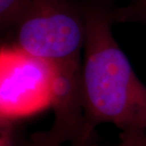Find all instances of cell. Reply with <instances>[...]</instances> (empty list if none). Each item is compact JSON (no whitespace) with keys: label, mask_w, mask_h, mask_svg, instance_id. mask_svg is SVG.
<instances>
[{"label":"cell","mask_w":146,"mask_h":146,"mask_svg":"<svg viewBox=\"0 0 146 146\" xmlns=\"http://www.w3.org/2000/svg\"><path fill=\"white\" fill-rule=\"evenodd\" d=\"M112 17L117 22L146 24V0H132L125 7L118 9Z\"/></svg>","instance_id":"cell-5"},{"label":"cell","mask_w":146,"mask_h":146,"mask_svg":"<svg viewBox=\"0 0 146 146\" xmlns=\"http://www.w3.org/2000/svg\"><path fill=\"white\" fill-rule=\"evenodd\" d=\"M11 28L13 46L49 63L62 79L82 82L86 23L68 0H25Z\"/></svg>","instance_id":"cell-2"},{"label":"cell","mask_w":146,"mask_h":146,"mask_svg":"<svg viewBox=\"0 0 146 146\" xmlns=\"http://www.w3.org/2000/svg\"><path fill=\"white\" fill-rule=\"evenodd\" d=\"M1 68V119L50 106L56 70L50 64L22 51L15 46H3Z\"/></svg>","instance_id":"cell-3"},{"label":"cell","mask_w":146,"mask_h":146,"mask_svg":"<svg viewBox=\"0 0 146 146\" xmlns=\"http://www.w3.org/2000/svg\"><path fill=\"white\" fill-rule=\"evenodd\" d=\"M25 0H0L1 29L13 27L21 11Z\"/></svg>","instance_id":"cell-6"},{"label":"cell","mask_w":146,"mask_h":146,"mask_svg":"<svg viewBox=\"0 0 146 146\" xmlns=\"http://www.w3.org/2000/svg\"><path fill=\"white\" fill-rule=\"evenodd\" d=\"M48 132H38L30 138L24 139L22 146H62ZM116 146H146V132L144 131H125L121 132L119 142Z\"/></svg>","instance_id":"cell-4"},{"label":"cell","mask_w":146,"mask_h":146,"mask_svg":"<svg viewBox=\"0 0 146 146\" xmlns=\"http://www.w3.org/2000/svg\"><path fill=\"white\" fill-rule=\"evenodd\" d=\"M84 16L82 97L87 138L106 122L121 132H146V86L117 44L110 16L99 10L86 11Z\"/></svg>","instance_id":"cell-1"}]
</instances>
